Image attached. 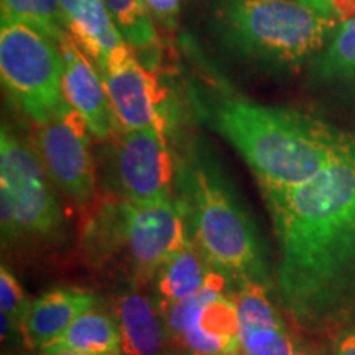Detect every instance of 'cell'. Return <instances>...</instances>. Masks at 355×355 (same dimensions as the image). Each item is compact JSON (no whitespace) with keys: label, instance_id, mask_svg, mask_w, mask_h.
Segmentation results:
<instances>
[{"label":"cell","instance_id":"484cf974","mask_svg":"<svg viewBox=\"0 0 355 355\" xmlns=\"http://www.w3.org/2000/svg\"><path fill=\"white\" fill-rule=\"evenodd\" d=\"M38 355H97V354H81V352H69V350H60V352H38Z\"/></svg>","mask_w":355,"mask_h":355},{"label":"cell","instance_id":"e0dca14e","mask_svg":"<svg viewBox=\"0 0 355 355\" xmlns=\"http://www.w3.org/2000/svg\"><path fill=\"white\" fill-rule=\"evenodd\" d=\"M214 270L193 239H188L183 247L159 268L155 278L157 288V308L165 313L168 308L181 301L196 296L209 285Z\"/></svg>","mask_w":355,"mask_h":355},{"label":"cell","instance_id":"603a6c76","mask_svg":"<svg viewBox=\"0 0 355 355\" xmlns=\"http://www.w3.org/2000/svg\"><path fill=\"white\" fill-rule=\"evenodd\" d=\"M313 10L336 20L337 24L355 19V0H296Z\"/></svg>","mask_w":355,"mask_h":355},{"label":"cell","instance_id":"ffe728a7","mask_svg":"<svg viewBox=\"0 0 355 355\" xmlns=\"http://www.w3.org/2000/svg\"><path fill=\"white\" fill-rule=\"evenodd\" d=\"M311 64L319 81L355 86V19L339 24L329 43Z\"/></svg>","mask_w":355,"mask_h":355},{"label":"cell","instance_id":"5bb4252c","mask_svg":"<svg viewBox=\"0 0 355 355\" xmlns=\"http://www.w3.org/2000/svg\"><path fill=\"white\" fill-rule=\"evenodd\" d=\"M99 298L83 288H58L43 293L32 303L24 329V344L30 349H43L63 334L81 314L96 308Z\"/></svg>","mask_w":355,"mask_h":355},{"label":"cell","instance_id":"6da1fadb","mask_svg":"<svg viewBox=\"0 0 355 355\" xmlns=\"http://www.w3.org/2000/svg\"><path fill=\"white\" fill-rule=\"evenodd\" d=\"M278 245L279 306L300 331H355V144L308 183L260 189Z\"/></svg>","mask_w":355,"mask_h":355},{"label":"cell","instance_id":"30bf717a","mask_svg":"<svg viewBox=\"0 0 355 355\" xmlns=\"http://www.w3.org/2000/svg\"><path fill=\"white\" fill-rule=\"evenodd\" d=\"M112 144L115 196L132 202L175 199V163L165 132L157 128L119 132Z\"/></svg>","mask_w":355,"mask_h":355},{"label":"cell","instance_id":"52a82bcc","mask_svg":"<svg viewBox=\"0 0 355 355\" xmlns=\"http://www.w3.org/2000/svg\"><path fill=\"white\" fill-rule=\"evenodd\" d=\"M0 73L3 86L37 125L69 107L63 94L60 44L6 17L0 20Z\"/></svg>","mask_w":355,"mask_h":355},{"label":"cell","instance_id":"8fae6325","mask_svg":"<svg viewBox=\"0 0 355 355\" xmlns=\"http://www.w3.org/2000/svg\"><path fill=\"white\" fill-rule=\"evenodd\" d=\"M119 132L157 128L166 133V119L162 114L165 91L152 71L137 61L127 43L110 53L107 64L99 71Z\"/></svg>","mask_w":355,"mask_h":355},{"label":"cell","instance_id":"d6986e66","mask_svg":"<svg viewBox=\"0 0 355 355\" xmlns=\"http://www.w3.org/2000/svg\"><path fill=\"white\" fill-rule=\"evenodd\" d=\"M104 3L123 42L140 53L152 71V63L159 56V38L145 0H104Z\"/></svg>","mask_w":355,"mask_h":355},{"label":"cell","instance_id":"5b68a950","mask_svg":"<svg viewBox=\"0 0 355 355\" xmlns=\"http://www.w3.org/2000/svg\"><path fill=\"white\" fill-rule=\"evenodd\" d=\"M189 239L183 202H132L110 196L92 207L83 247L97 265L117 263L137 283L155 282L163 265Z\"/></svg>","mask_w":355,"mask_h":355},{"label":"cell","instance_id":"4316f807","mask_svg":"<svg viewBox=\"0 0 355 355\" xmlns=\"http://www.w3.org/2000/svg\"><path fill=\"white\" fill-rule=\"evenodd\" d=\"M189 355H196V354H189Z\"/></svg>","mask_w":355,"mask_h":355},{"label":"cell","instance_id":"3957f363","mask_svg":"<svg viewBox=\"0 0 355 355\" xmlns=\"http://www.w3.org/2000/svg\"><path fill=\"white\" fill-rule=\"evenodd\" d=\"M178 181L189 237L212 268L239 283L272 286L254 220L206 150H189Z\"/></svg>","mask_w":355,"mask_h":355},{"label":"cell","instance_id":"8992f818","mask_svg":"<svg viewBox=\"0 0 355 355\" xmlns=\"http://www.w3.org/2000/svg\"><path fill=\"white\" fill-rule=\"evenodd\" d=\"M37 150L7 125L0 132V220L2 243L24 237L56 241L64 229V216L53 193Z\"/></svg>","mask_w":355,"mask_h":355},{"label":"cell","instance_id":"7c38bea8","mask_svg":"<svg viewBox=\"0 0 355 355\" xmlns=\"http://www.w3.org/2000/svg\"><path fill=\"white\" fill-rule=\"evenodd\" d=\"M58 44L63 60L66 102L81 115L97 141L109 144L119 133V125L99 71L69 33Z\"/></svg>","mask_w":355,"mask_h":355},{"label":"cell","instance_id":"7a4b0ae2","mask_svg":"<svg viewBox=\"0 0 355 355\" xmlns=\"http://www.w3.org/2000/svg\"><path fill=\"white\" fill-rule=\"evenodd\" d=\"M207 122L237 150L260 189L308 183L355 144V135L296 109L222 94L206 102Z\"/></svg>","mask_w":355,"mask_h":355},{"label":"cell","instance_id":"9c48e42d","mask_svg":"<svg viewBox=\"0 0 355 355\" xmlns=\"http://www.w3.org/2000/svg\"><path fill=\"white\" fill-rule=\"evenodd\" d=\"M89 128L73 107L38 125L35 150L51 183L78 206H91L97 181Z\"/></svg>","mask_w":355,"mask_h":355},{"label":"cell","instance_id":"ac0fdd59","mask_svg":"<svg viewBox=\"0 0 355 355\" xmlns=\"http://www.w3.org/2000/svg\"><path fill=\"white\" fill-rule=\"evenodd\" d=\"M69 352L122 355V340L114 316L99 309V306L86 311L76 321L38 352Z\"/></svg>","mask_w":355,"mask_h":355},{"label":"cell","instance_id":"cb8c5ba5","mask_svg":"<svg viewBox=\"0 0 355 355\" xmlns=\"http://www.w3.org/2000/svg\"><path fill=\"white\" fill-rule=\"evenodd\" d=\"M152 15L165 28H176L178 13H180V0H145Z\"/></svg>","mask_w":355,"mask_h":355},{"label":"cell","instance_id":"277c9868","mask_svg":"<svg viewBox=\"0 0 355 355\" xmlns=\"http://www.w3.org/2000/svg\"><path fill=\"white\" fill-rule=\"evenodd\" d=\"M212 26L234 56L286 71L313 63L339 24L296 0H216Z\"/></svg>","mask_w":355,"mask_h":355},{"label":"cell","instance_id":"ba28073f","mask_svg":"<svg viewBox=\"0 0 355 355\" xmlns=\"http://www.w3.org/2000/svg\"><path fill=\"white\" fill-rule=\"evenodd\" d=\"M227 278L216 272L209 285L165 313L168 339L196 355H242L239 311L225 293Z\"/></svg>","mask_w":355,"mask_h":355},{"label":"cell","instance_id":"2e32d148","mask_svg":"<svg viewBox=\"0 0 355 355\" xmlns=\"http://www.w3.org/2000/svg\"><path fill=\"white\" fill-rule=\"evenodd\" d=\"M60 3L68 19L71 37L91 58L97 71L104 69L110 53L125 43L104 0H60Z\"/></svg>","mask_w":355,"mask_h":355},{"label":"cell","instance_id":"9a60e30c","mask_svg":"<svg viewBox=\"0 0 355 355\" xmlns=\"http://www.w3.org/2000/svg\"><path fill=\"white\" fill-rule=\"evenodd\" d=\"M122 355H159L168 332L157 304L137 291L122 293L114 303Z\"/></svg>","mask_w":355,"mask_h":355},{"label":"cell","instance_id":"7402d4cb","mask_svg":"<svg viewBox=\"0 0 355 355\" xmlns=\"http://www.w3.org/2000/svg\"><path fill=\"white\" fill-rule=\"evenodd\" d=\"M32 303L26 298L20 283L7 268L0 266V311H2V340L8 343L13 337L24 343L25 322L28 319Z\"/></svg>","mask_w":355,"mask_h":355},{"label":"cell","instance_id":"4fadbf2b","mask_svg":"<svg viewBox=\"0 0 355 355\" xmlns=\"http://www.w3.org/2000/svg\"><path fill=\"white\" fill-rule=\"evenodd\" d=\"M263 285L241 282L234 293L242 355H295L298 344Z\"/></svg>","mask_w":355,"mask_h":355},{"label":"cell","instance_id":"44dd1931","mask_svg":"<svg viewBox=\"0 0 355 355\" xmlns=\"http://www.w3.org/2000/svg\"><path fill=\"white\" fill-rule=\"evenodd\" d=\"M2 17L26 24L60 43L69 33L60 0H0Z\"/></svg>","mask_w":355,"mask_h":355},{"label":"cell","instance_id":"d4e9b609","mask_svg":"<svg viewBox=\"0 0 355 355\" xmlns=\"http://www.w3.org/2000/svg\"><path fill=\"white\" fill-rule=\"evenodd\" d=\"M334 355H355V331H349L337 337V347Z\"/></svg>","mask_w":355,"mask_h":355}]
</instances>
